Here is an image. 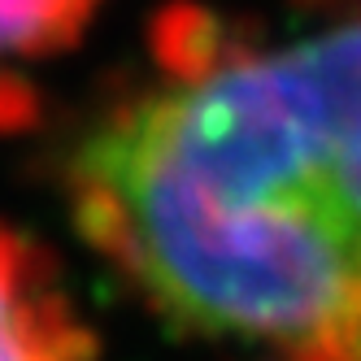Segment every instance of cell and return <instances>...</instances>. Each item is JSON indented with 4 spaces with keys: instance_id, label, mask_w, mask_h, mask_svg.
<instances>
[{
    "instance_id": "1",
    "label": "cell",
    "mask_w": 361,
    "mask_h": 361,
    "mask_svg": "<svg viewBox=\"0 0 361 361\" xmlns=\"http://www.w3.org/2000/svg\"><path fill=\"white\" fill-rule=\"evenodd\" d=\"M66 200L166 322L257 361H361V200L262 44L166 22L157 74L70 148Z\"/></svg>"
},
{
    "instance_id": "2",
    "label": "cell",
    "mask_w": 361,
    "mask_h": 361,
    "mask_svg": "<svg viewBox=\"0 0 361 361\" xmlns=\"http://www.w3.org/2000/svg\"><path fill=\"white\" fill-rule=\"evenodd\" d=\"M283 87L361 200V13L266 48Z\"/></svg>"
},
{
    "instance_id": "3",
    "label": "cell",
    "mask_w": 361,
    "mask_h": 361,
    "mask_svg": "<svg viewBox=\"0 0 361 361\" xmlns=\"http://www.w3.org/2000/svg\"><path fill=\"white\" fill-rule=\"evenodd\" d=\"M0 361H92V335L31 235L0 222Z\"/></svg>"
},
{
    "instance_id": "4",
    "label": "cell",
    "mask_w": 361,
    "mask_h": 361,
    "mask_svg": "<svg viewBox=\"0 0 361 361\" xmlns=\"http://www.w3.org/2000/svg\"><path fill=\"white\" fill-rule=\"evenodd\" d=\"M96 5L100 0H0V66L70 48Z\"/></svg>"
}]
</instances>
